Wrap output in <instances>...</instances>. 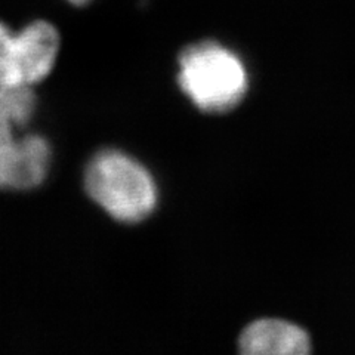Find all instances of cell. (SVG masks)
<instances>
[{
	"label": "cell",
	"mask_w": 355,
	"mask_h": 355,
	"mask_svg": "<svg viewBox=\"0 0 355 355\" xmlns=\"http://www.w3.org/2000/svg\"><path fill=\"white\" fill-rule=\"evenodd\" d=\"M83 188L104 214L125 225L148 219L160 202L151 171L119 148H101L91 155L83 169Z\"/></svg>",
	"instance_id": "cell-1"
},
{
	"label": "cell",
	"mask_w": 355,
	"mask_h": 355,
	"mask_svg": "<svg viewBox=\"0 0 355 355\" xmlns=\"http://www.w3.org/2000/svg\"><path fill=\"white\" fill-rule=\"evenodd\" d=\"M176 83L197 110L222 114L236 108L249 89L248 69L239 55L214 40L197 42L178 57Z\"/></svg>",
	"instance_id": "cell-2"
},
{
	"label": "cell",
	"mask_w": 355,
	"mask_h": 355,
	"mask_svg": "<svg viewBox=\"0 0 355 355\" xmlns=\"http://www.w3.org/2000/svg\"><path fill=\"white\" fill-rule=\"evenodd\" d=\"M60 46V33L48 21H33L19 31L0 21V85L43 82L57 64Z\"/></svg>",
	"instance_id": "cell-3"
},
{
	"label": "cell",
	"mask_w": 355,
	"mask_h": 355,
	"mask_svg": "<svg viewBox=\"0 0 355 355\" xmlns=\"http://www.w3.org/2000/svg\"><path fill=\"white\" fill-rule=\"evenodd\" d=\"M51 142L39 133L18 135L0 121V190L30 191L39 188L52 166Z\"/></svg>",
	"instance_id": "cell-4"
},
{
	"label": "cell",
	"mask_w": 355,
	"mask_h": 355,
	"mask_svg": "<svg viewBox=\"0 0 355 355\" xmlns=\"http://www.w3.org/2000/svg\"><path fill=\"white\" fill-rule=\"evenodd\" d=\"M239 347L248 355H301L309 351V338L296 324L284 320L262 318L243 330Z\"/></svg>",
	"instance_id": "cell-5"
},
{
	"label": "cell",
	"mask_w": 355,
	"mask_h": 355,
	"mask_svg": "<svg viewBox=\"0 0 355 355\" xmlns=\"http://www.w3.org/2000/svg\"><path fill=\"white\" fill-rule=\"evenodd\" d=\"M37 110L33 86L0 85V120L15 129L26 128Z\"/></svg>",
	"instance_id": "cell-6"
},
{
	"label": "cell",
	"mask_w": 355,
	"mask_h": 355,
	"mask_svg": "<svg viewBox=\"0 0 355 355\" xmlns=\"http://www.w3.org/2000/svg\"><path fill=\"white\" fill-rule=\"evenodd\" d=\"M69 2H71L73 5H86L87 2H91V0H69Z\"/></svg>",
	"instance_id": "cell-7"
}]
</instances>
